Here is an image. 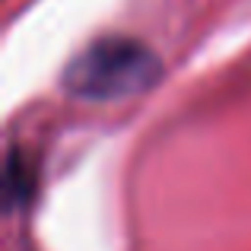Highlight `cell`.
Segmentation results:
<instances>
[{"instance_id": "cell-1", "label": "cell", "mask_w": 251, "mask_h": 251, "mask_svg": "<svg viewBox=\"0 0 251 251\" xmlns=\"http://www.w3.org/2000/svg\"><path fill=\"white\" fill-rule=\"evenodd\" d=\"M159 57L127 35H105L86 45L64 70L67 96L83 102H118L147 92L159 80Z\"/></svg>"}]
</instances>
